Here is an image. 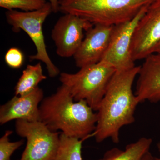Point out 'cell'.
<instances>
[{
	"label": "cell",
	"mask_w": 160,
	"mask_h": 160,
	"mask_svg": "<svg viewBox=\"0 0 160 160\" xmlns=\"http://www.w3.org/2000/svg\"><path fill=\"white\" fill-rule=\"evenodd\" d=\"M47 77L43 73L40 62L34 65H28L22 72L15 87V95L22 96L30 93L38 87V85Z\"/></svg>",
	"instance_id": "cell-14"
},
{
	"label": "cell",
	"mask_w": 160,
	"mask_h": 160,
	"mask_svg": "<svg viewBox=\"0 0 160 160\" xmlns=\"http://www.w3.org/2000/svg\"><path fill=\"white\" fill-rule=\"evenodd\" d=\"M158 149L160 153V143H158ZM155 160H160V158H155Z\"/></svg>",
	"instance_id": "cell-22"
},
{
	"label": "cell",
	"mask_w": 160,
	"mask_h": 160,
	"mask_svg": "<svg viewBox=\"0 0 160 160\" xmlns=\"http://www.w3.org/2000/svg\"><path fill=\"white\" fill-rule=\"evenodd\" d=\"M160 42V0L148 7L135 30L131 45V54L134 62L154 53Z\"/></svg>",
	"instance_id": "cell-9"
},
{
	"label": "cell",
	"mask_w": 160,
	"mask_h": 160,
	"mask_svg": "<svg viewBox=\"0 0 160 160\" xmlns=\"http://www.w3.org/2000/svg\"><path fill=\"white\" fill-rule=\"evenodd\" d=\"M12 132V130H6L0 139V160H11L12 155L24 144L23 140L15 142L9 141V137Z\"/></svg>",
	"instance_id": "cell-17"
},
{
	"label": "cell",
	"mask_w": 160,
	"mask_h": 160,
	"mask_svg": "<svg viewBox=\"0 0 160 160\" xmlns=\"http://www.w3.org/2000/svg\"><path fill=\"white\" fill-rule=\"evenodd\" d=\"M46 0H0V7L8 10L20 9L28 12L42 8Z\"/></svg>",
	"instance_id": "cell-16"
},
{
	"label": "cell",
	"mask_w": 160,
	"mask_h": 160,
	"mask_svg": "<svg viewBox=\"0 0 160 160\" xmlns=\"http://www.w3.org/2000/svg\"><path fill=\"white\" fill-rule=\"evenodd\" d=\"M141 66L122 71H116L97 111V122L92 133L98 143L111 139L119 142L122 127L135 122L134 113L140 103L132 90Z\"/></svg>",
	"instance_id": "cell-1"
},
{
	"label": "cell",
	"mask_w": 160,
	"mask_h": 160,
	"mask_svg": "<svg viewBox=\"0 0 160 160\" xmlns=\"http://www.w3.org/2000/svg\"><path fill=\"white\" fill-rule=\"evenodd\" d=\"M43 99L44 92L39 87L25 95L15 96L0 107L1 125L14 120L40 121L39 104Z\"/></svg>",
	"instance_id": "cell-11"
},
{
	"label": "cell",
	"mask_w": 160,
	"mask_h": 160,
	"mask_svg": "<svg viewBox=\"0 0 160 160\" xmlns=\"http://www.w3.org/2000/svg\"><path fill=\"white\" fill-rule=\"evenodd\" d=\"M83 141L61 133L59 146L55 160H83L82 149Z\"/></svg>",
	"instance_id": "cell-15"
},
{
	"label": "cell",
	"mask_w": 160,
	"mask_h": 160,
	"mask_svg": "<svg viewBox=\"0 0 160 160\" xmlns=\"http://www.w3.org/2000/svg\"><path fill=\"white\" fill-rule=\"evenodd\" d=\"M52 12L50 3L48 2L42 9L36 11L21 12L8 10L6 16L7 22L15 32L23 30L34 43L36 53L29 56L31 60H39L46 65L48 74L51 78L59 74L60 70L49 57L46 49L43 25L46 18Z\"/></svg>",
	"instance_id": "cell-5"
},
{
	"label": "cell",
	"mask_w": 160,
	"mask_h": 160,
	"mask_svg": "<svg viewBox=\"0 0 160 160\" xmlns=\"http://www.w3.org/2000/svg\"><path fill=\"white\" fill-rule=\"evenodd\" d=\"M5 62L7 66L12 69L21 68L24 64L25 57L22 52L16 47H12L6 52Z\"/></svg>",
	"instance_id": "cell-18"
},
{
	"label": "cell",
	"mask_w": 160,
	"mask_h": 160,
	"mask_svg": "<svg viewBox=\"0 0 160 160\" xmlns=\"http://www.w3.org/2000/svg\"><path fill=\"white\" fill-rule=\"evenodd\" d=\"M141 66L136 88V96L140 103L160 101V53L150 54Z\"/></svg>",
	"instance_id": "cell-12"
},
{
	"label": "cell",
	"mask_w": 160,
	"mask_h": 160,
	"mask_svg": "<svg viewBox=\"0 0 160 160\" xmlns=\"http://www.w3.org/2000/svg\"><path fill=\"white\" fill-rule=\"evenodd\" d=\"M114 26L97 24L86 35L74 56L79 68L96 64L102 60L108 49Z\"/></svg>",
	"instance_id": "cell-10"
},
{
	"label": "cell",
	"mask_w": 160,
	"mask_h": 160,
	"mask_svg": "<svg viewBox=\"0 0 160 160\" xmlns=\"http://www.w3.org/2000/svg\"><path fill=\"white\" fill-rule=\"evenodd\" d=\"M115 69L107 63H98L80 68L75 73L62 72L59 80L67 86L75 101L85 100L97 111Z\"/></svg>",
	"instance_id": "cell-4"
},
{
	"label": "cell",
	"mask_w": 160,
	"mask_h": 160,
	"mask_svg": "<svg viewBox=\"0 0 160 160\" xmlns=\"http://www.w3.org/2000/svg\"><path fill=\"white\" fill-rule=\"evenodd\" d=\"M49 2L51 4L52 12L57 13L59 11V0H49Z\"/></svg>",
	"instance_id": "cell-19"
},
{
	"label": "cell",
	"mask_w": 160,
	"mask_h": 160,
	"mask_svg": "<svg viewBox=\"0 0 160 160\" xmlns=\"http://www.w3.org/2000/svg\"><path fill=\"white\" fill-rule=\"evenodd\" d=\"M94 26L75 15L64 14L52 30L51 37L56 47L57 54L62 58L74 56L84 39V32Z\"/></svg>",
	"instance_id": "cell-8"
},
{
	"label": "cell",
	"mask_w": 160,
	"mask_h": 160,
	"mask_svg": "<svg viewBox=\"0 0 160 160\" xmlns=\"http://www.w3.org/2000/svg\"><path fill=\"white\" fill-rule=\"evenodd\" d=\"M152 143L150 138H140L136 142L126 146L124 150L112 148L105 152L103 158L98 160H141L149 151Z\"/></svg>",
	"instance_id": "cell-13"
},
{
	"label": "cell",
	"mask_w": 160,
	"mask_h": 160,
	"mask_svg": "<svg viewBox=\"0 0 160 160\" xmlns=\"http://www.w3.org/2000/svg\"><path fill=\"white\" fill-rule=\"evenodd\" d=\"M15 130L27 143L20 160H55L60 144V133L52 131L41 121L16 120Z\"/></svg>",
	"instance_id": "cell-6"
},
{
	"label": "cell",
	"mask_w": 160,
	"mask_h": 160,
	"mask_svg": "<svg viewBox=\"0 0 160 160\" xmlns=\"http://www.w3.org/2000/svg\"><path fill=\"white\" fill-rule=\"evenodd\" d=\"M74 101L68 87L62 84L41 102L40 121L52 131L61 130L67 136L84 140L95 130L97 113L85 100Z\"/></svg>",
	"instance_id": "cell-2"
},
{
	"label": "cell",
	"mask_w": 160,
	"mask_h": 160,
	"mask_svg": "<svg viewBox=\"0 0 160 160\" xmlns=\"http://www.w3.org/2000/svg\"><path fill=\"white\" fill-rule=\"evenodd\" d=\"M149 6L143 8L132 19L114 26L108 49L101 61L116 71L129 70L136 66L132 57V42L139 22Z\"/></svg>",
	"instance_id": "cell-7"
},
{
	"label": "cell",
	"mask_w": 160,
	"mask_h": 160,
	"mask_svg": "<svg viewBox=\"0 0 160 160\" xmlns=\"http://www.w3.org/2000/svg\"><path fill=\"white\" fill-rule=\"evenodd\" d=\"M160 53V42L158 44L155 49L154 53Z\"/></svg>",
	"instance_id": "cell-21"
},
{
	"label": "cell",
	"mask_w": 160,
	"mask_h": 160,
	"mask_svg": "<svg viewBox=\"0 0 160 160\" xmlns=\"http://www.w3.org/2000/svg\"><path fill=\"white\" fill-rule=\"evenodd\" d=\"M156 0H59V11L93 25L115 26L130 21Z\"/></svg>",
	"instance_id": "cell-3"
},
{
	"label": "cell",
	"mask_w": 160,
	"mask_h": 160,
	"mask_svg": "<svg viewBox=\"0 0 160 160\" xmlns=\"http://www.w3.org/2000/svg\"><path fill=\"white\" fill-rule=\"evenodd\" d=\"M141 160H155V157L152 156L151 152L149 151L144 155Z\"/></svg>",
	"instance_id": "cell-20"
}]
</instances>
